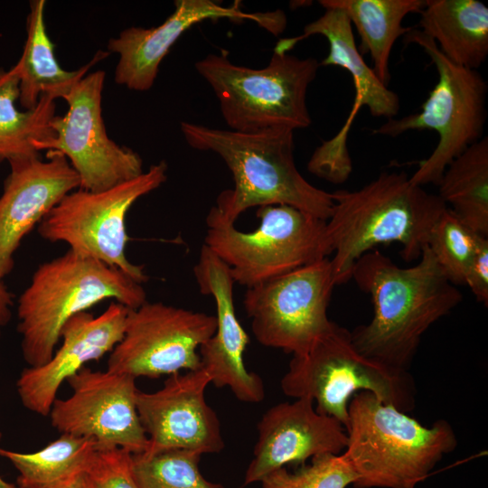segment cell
I'll return each mask as SVG.
<instances>
[{"instance_id":"6da1fadb","label":"cell","mask_w":488,"mask_h":488,"mask_svg":"<svg viewBox=\"0 0 488 488\" xmlns=\"http://www.w3.org/2000/svg\"><path fill=\"white\" fill-rule=\"evenodd\" d=\"M413 267H400L379 250L364 253L352 278L369 294L373 317L351 332L359 352L391 368L408 371L423 334L463 298L428 246Z\"/></svg>"},{"instance_id":"7a4b0ae2","label":"cell","mask_w":488,"mask_h":488,"mask_svg":"<svg viewBox=\"0 0 488 488\" xmlns=\"http://www.w3.org/2000/svg\"><path fill=\"white\" fill-rule=\"evenodd\" d=\"M332 195L326 230L336 285L349 281L355 262L380 244H401L406 261L420 258L447 207L437 194L413 184L405 172H382L358 190H337Z\"/></svg>"},{"instance_id":"3957f363","label":"cell","mask_w":488,"mask_h":488,"mask_svg":"<svg viewBox=\"0 0 488 488\" xmlns=\"http://www.w3.org/2000/svg\"><path fill=\"white\" fill-rule=\"evenodd\" d=\"M187 144L212 151L232 174L234 187L223 191L215 208L230 223L252 207L288 205L327 221L333 199L311 184L298 171L294 157V131L269 128L244 133L182 122Z\"/></svg>"},{"instance_id":"277c9868","label":"cell","mask_w":488,"mask_h":488,"mask_svg":"<svg viewBox=\"0 0 488 488\" xmlns=\"http://www.w3.org/2000/svg\"><path fill=\"white\" fill-rule=\"evenodd\" d=\"M348 413L342 455L356 475L355 488H415L457 446L446 420L426 427L370 391L354 394Z\"/></svg>"},{"instance_id":"5b68a950","label":"cell","mask_w":488,"mask_h":488,"mask_svg":"<svg viewBox=\"0 0 488 488\" xmlns=\"http://www.w3.org/2000/svg\"><path fill=\"white\" fill-rule=\"evenodd\" d=\"M106 299L129 309L147 301L142 284L119 268L70 249L40 265L18 300L17 331L25 362L31 367L46 363L65 323Z\"/></svg>"},{"instance_id":"8992f818","label":"cell","mask_w":488,"mask_h":488,"mask_svg":"<svg viewBox=\"0 0 488 488\" xmlns=\"http://www.w3.org/2000/svg\"><path fill=\"white\" fill-rule=\"evenodd\" d=\"M211 87L230 130L252 133L269 128H306L312 119L307 89L320 62L273 52L261 69L234 64L225 52L210 53L195 63Z\"/></svg>"},{"instance_id":"52a82bcc","label":"cell","mask_w":488,"mask_h":488,"mask_svg":"<svg viewBox=\"0 0 488 488\" xmlns=\"http://www.w3.org/2000/svg\"><path fill=\"white\" fill-rule=\"evenodd\" d=\"M280 387L288 397L311 399L317 412L334 418L344 428L350 400L358 392L370 391L407 414L416 402L408 371L364 356L354 347L351 332L334 322L307 352L293 355Z\"/></svg>"},{"instance_id":"ba28073f","label":"cell","mask_w":488,"mask_h":488,"mask_svg":"<svg viewBox=\"0 0 488 488\" xmlns=\"http://www.w3.org/2000/svg\"><path fill=\"white\" fill-rule=\"evenodd\" d=\"M403 40L423 49L436 69L438 80L419 112L387 119L372 134L396 137L408 130L436 131L439 137L436 148L409 180L419 186L437 185L447 165L483 137L488 86L477 70L449 61L420 30L412 27Z\"/></svg>"},{"instance_id":"9c48e42d","label":"cell","mask_w":488,"mask_h":488,"mask_svg":"<svg viewBox=\"0 0 488 488\" xmlns=\"http://www.w3.org/2000/svg\"><path fill=\"white\" fill-rule=\"evenodd\" d=\"M260 225L243 232L213 206L206 245L247 288L327 258L333 253L326 221L288 205L258 207Z\"/></svg>"},{"instance_id":"30bf717a","label":"cell","mask_w":488,"mask_h":488,"mask_svg":"<svg viewBox=\"0 0 488 488\" xmlns=\"http://www.w3.org/2000/svg\"><path fill=\"white\" fill-rule=\"evenodd\" d=\"M167 170V164L161 161L139 176L108 190H75L39 223L38 233L50 242L66 243L80 256L117 267L143 284L148 280L144 267L133 264L126 256V217L140 197L166 181Z\"/></svg>"},{"instance_id":"8fae6325","label":"cell","mask_w":488,"mask_h":488,"mask_svg":"<svg viewBox=\"0 0 488 488\" xmlns=\"http://www.w3.org/2000/svg\"><path fill=\"white\" fill-rule=\"evenodd\" d=\"M336 286L329 258L247 288L243 305L256 340L300 355L329 331L328 305Z\"/></svg>"},{"instance_id":"7c38bea8","label":"cell","mask_w":488,"mask_h":488,"mask_svg":"<svg viewBox=\"0 0 488 488\" xmlns=\"http://www.w3.org/2000/svg\"><path fill=\"white\" fill-rule=\"evenodd\" d=\"M106 73L96 70L77 81L62 99L64 116L51 121L52 139L35 145L37 151L54 150L68 159L80 177V188L102 192L134 179L145 171L141 156L108 136L101 100Z\"/></svg>"},{"instance_id":"4fadbf2b","label":"cell","mask_w":488,"mask_h":488,"mask_svg":"<svg viewBox=\"0 0 488 488\" xmlns=\"http://www.w3.org/2000/svg\"><path fill=\"white\" fill-rule=\"evenodd\" d=\"M216 325L215 315L146 301L129 309L107 370L135 379L197 370L199 348L214 334Z\"/></svg>"},{"instance_id":"5bb4252c","label":"cell","mask_w":488,"mask_h":488,"mask_svg":"<svg viewBox=\"0 0 488 488\" xmlns=\"http://www.w3.org/2000/svg\"><path fill=\"white\" fill-rule=\"evenodd\" d=\"M320 34L329 43L328 55L320 66H338L352 76L355 96L351 111L340 131L324 141L313 153L307 168L313 174L333 183H344L352 171V163L347 148V137L353 120L362 107L374 117L393 118L400 108L397 93L388 89L376 76L372 68L364 61L356 46L353 30L343 12L325 7L324 13L307 23L300 35L280 39L274 52L288 53L299 42Z\"/></svg>"},{"instance_id":"9a60e30c","label":"cell","mask_w":488,"mask_h":488,"mask_svg":"<svg viewBox=\"0 0 488 488\" xmlns=\"http://www.w3.org/2000/svg\"><path fill=\"white\" fill-rule=\"evenodd\" d=\"M67 382L72 393L54 400L49 414L52 427L61 434L93 439L99 449L145 452L148 438L137 412L139 389L134 377L84 367Z\"/></svg>"},{"instance_id":"2e32d148","label":"cell","mask_w":488,"mask_h":488,"mask_svg":"<svg viewBox=\"0 0 488 488\" xmlns=\"http://www.w3.org/2000/svg\"><path fill=\"white\" fill-rule=\"evenodd\" d=\"M210 383L201 367L169 375L156 391L138 390L137 412L148 438L144 455L186 449L202 455L224 449L219 418L204 397Z\"/></svg>"},{"instance_id":"e0dca14e","label":"cell","mask_w":488,"mask_h":488,"mask_svg":"<svg viewBox=\"0 0 488 488\" xmlns=\"http://www.w3.org/2000/svg\"><path fill=\"white\" fill-rule=\"evenodd\" d=\"M174 7L163 23L150 28L131 26L108 41V50L119 56L115 70L118 85L136 91L150 89L160 63L172 46L185 31L202 21L249 19L275 35L286 26V17L281 10L249 14L241 11L239 4L223 6L211 0H176Z\"/></svg>"},{"instance_id":"ac0fdd59","label":"cell","mask_w":488,"mask_h":488,"mask_svg":"<svg viewBox=\"0 0 488 488\" xmlns=\"http://www.w3.org/2000/svg\"><path fill=\"white\" fill-rule=\"evenodd\" d=\"M193 274L200 292L212 296L216 305L215 333L199 348L201 367L211 383L217 388H230L239 400L261 402L265 398L263 380L244 364L249 338L236 315L235 282L229 267L203 244Z\"/></svg>"},{"instance_id":"d6986e66","label":"cell","mask_w":488,"mask_h":488,"mask_svg":"<svg viewBox=\"0 0 488 488\" xmlns=\"http://www.w3.org/2000/svg\"><path fill=\"white\" fill-rule=\"evenodd\" d=\"M129 308L111 302L98 316L89 312L70 317L61 331L60 348L44 364L23 369L16 389L24 408L49 416L60 387L92 361L110 352L123 337Z\"/></svg>"},{"instance_id":"ffe728a7","label":"cell","mask_w":488,"mask_h":488,"mask_svg":"<svg viewBox=\"0 0 488 488\" xmlns=\"http://www.w3.org/2000/svg\"><path fill=\"white\" fill-rule=\"evenodd\" d=\"M258 439L244 484L261 482L288 465H304L322 455H340L347 444L344 427L334 418L316 411L308 398L269 408L258 423Z\"/></svg>"},{"instance_id":"44dd1931","label":"cell","mask_w":488,"mask_h":488,"mask_svg":"<svg viewBox=\"0 0 488 488\" xmlns=\"http://www.w3.org/2000/svg\"><path fill=\"white\" fill-rule=\"evenodd\" d=\"M41 156L10 163V174L0 196V280L11 273L14 255L23 239L80 181L61 153L48 151Z\"/></svg>"},{"instance_id":"7402d4cb","label":"cell","mask_w":488,"mask_h":488,"mask_svg":"<svg viewBox=\"0 0 488 488\" xmlns=\"http://www.w3.org/2000/svg\"><path fill=\"white\" fill-rule=\"evenodd\" d=\"M418 27L452 62L477 70L488 56V8L478 0H427Z\"/></svg>"},{"instance_id":"603a6c76","label":"cell","mask_w":488,"mask_h":488,"mask_svg":"<svg viewBox=\"0 0 488 488\" xmlns=\"http://www.w3.org/2000/svg\"><path fill=\"white\" fill-rule=\"evenodd\" d=\"M45 1L30 2L27 16V37L21 58L14 65L19 77V102L25 110L34 108L42 95L63 98L108 52L99 51L93 58L76 70H65L58 63L54 45L44 23Z\"/></svg>"},{"instance_id":"cb8c5ba5","label":"cell","mask_w":488,"mask_h":488,"mask_svg":"<svg viewBox=\"0 0 488 488\" xmlns=\"http://www.w3.org/2000/svg\"><path fill=\"white\" fill-rule=\"evenodd\" d=\"M324 7L341 10L355 27L361 55L369 52L373 71L388 86L390 80L389 58L395 42L412 27L402 26L411 13H420L427 0H319Z\"/></svg>"},{"instance_id":"d4e9b609","label":"cell","mask_w":488,"mask_h":488,"mask_svg":"<svg viewBox=\"0 0 488 488\" xmlns=\"http://www.w3.org/2000/svg\"><path fill=\"white\" fill-rule=\"evenodd\" d=\"M98 449L93 439L61 434L32 453L0 447V456L16 469L21 488H67L88 473Z\"/></svg>"},{"instance_id":"484cf974","label":"cell","mask_w":488,"mask_h":488,"mask_svg":"<svg viewBox=\"0 0 488 488\" xmlns=\"http://www.w3.org/2000/svg\"><path fill=\"white\" fill-rule=\"evenodd\" d=\"M19 95L14 66L8 70L0 68V163L41 156L35 145L54 136L51 121L55 117L56 99L43 94L34 108L20 111L15 107Z\"/></svg>"},{"instance_id":"4316f807","label":"cell","mask_w":488,"mask_h":488,"mask_svg":"<svg viewBox=\"0 0 488 488\" xmlns=\"http://www.w3.org/2000/svg\"><path fill=\"white\" fill-rule=\"evenodd\" d=\"M438 197L476 233L488 236V137L455 157L437 184Z\"/></svg>"},{"instance_id":"83f0119b","label":"cell","mask_w":488,"mask_h":488,"mask_svg":"<svg viewBox=\"0 0 488 488\" xmlns=\"http://www.w3.org/2000/svg\"><path fill=\"white\" fill-rule=\"evenodd\" d=\"M201 456L186 449L132 455L133 470L140 488H225L202 475Z\"/></svg>"},{"instance_id":"f1b7e54d","label":"cell","mask_w":488,"mask_h":488,"mask_svg":"<svg viewBox=\"0 0 488 488\" xmlns=\"http://www.w3.org/2000/svg\"><path fill=\"white\" fill-rule=\"evenodd\" d=\"M481 236L447 207L431 229L427 246L454 285L465 284Z\"/></svg>"},{"instance_id":"f546056e","label":"cell","mask_w":488,"mask_h":488,"mask_svg":"<svg viewBox=\"0 0 488 488\" xmlns=\"http://www.w3.org/2000/svg\"><path fill=\"white\" fill-rule=\"evenodd\" d=\"M356 481V475L342 454L322 455L289 471L277 469L260 482L262 488H346Z\"/></svg>"},{"instance_id":"4dcf8cb0","label":"cell","mask_w":488,"mask_h":488,"mask_svg":"<svg viewBox=\"0 0 488 488\" xmlns=\"http://www.w3.org/2000/svg\"><path fill=\"white\" fill-rule=\"evenodd\" d=\"M87 474L92 488H140L132 454L121 448L98 449Z\"/></svg>"},{"instance_id":"1f68e13d","label":"cell","mask_w":488,"mask_h":488,"mask_svg":"<svg viewBox=\"0 0 488 488\" xmlns=\"http://www.w3.org/2000/svg\"><path fill=\"white\" fill-rule=\"evenodd\" d=\"M478 302L488 304V239L481 236L465 282Z\"/></svg>"},{"instance_id":"d6a6232c","label":"cell","mask_w":488,"mask_h":488,"mask_svg":"<svg viewBox=\"0 0 488 488\" xmlns=\"http://www.w3.org/2000/svg\"><path fill=\"white\" fill-rule=\"evenodd\" d=\"M13 295L3 280H0V327L7 324L12 318Z\"/></svg>"},{"instance_id":"836d02e7","label":"cell","mask_w":488,"mask_h":488,"mask_svg":"<svg viewBox=\"0 0 488 488\" xmlns=\"http://www.w3.org/2000/svg\"><path fill=\"white\" fill-rule=\"evenodd\" d=\"M67 488H92L90 480L88 476V474L81 475L79 479H77L71 485H70Z\"/></svg>"},{"instance_id":"e575fe53","label":"cell","mask_w":488,"mask_h":488,"mask_svg":"<svg viewBox=\"0 0 488 488\" xmlns=\"http://www.w3.org/2000/svg\"><path fill=\"white\" fill-rule=\"evenodd\" d=\"M2 439V433L0 432V442ZM0 488H21L18 484L9 483L0 476Z\"/></svg>"},{"instance_id":"d590c367","label":"cell","mask_w":488,"mask_h":488,"mask_svg":"<svg viewBox=\"0 0 488 488\" xmlns=\"http://www.w3.org/2000/svg\"><path fill=\"white\" fill-rule=\"evenodd\" d=\"M0 335H1V327H0Z\"/></svg>"}]
</instances>
